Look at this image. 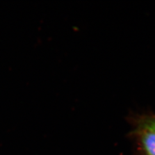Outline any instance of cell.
<instances>
[{"label": "cell", "mask_w": 155, "mask_h": 155, "mask_svg": "<svg viewBox=\"0 0 155 155\" xmlns=\"http://www.w3.org/2000/svg\"><path fill=\"white\" fill-rule=\"evenodd\" d=\"M139 138L141 147L145 155H155V131L140 129Z\"/></svg>", "instance_id": "cell-1"}, {"label": "cell", "mask_w": 155, "mask_h": 155, "mask_svg": "<svg viewBox=\"0 0 155 155\" xmlns=\"http://www.w3.org/2000/svg\"><path fill=\"white\" fill-rule=\"evenodd\" d=\"M140 128L150 129L155 131V117L144 120Z\"/></svg>", "instance_id": "cell-2"}]
</instances>
